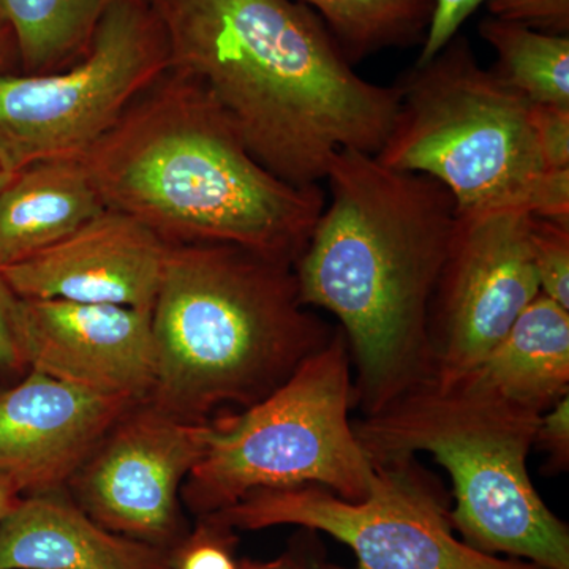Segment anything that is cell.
I'll return each instance as SVG.
<instances>
[{
	"label": "cell",
	"mask_w": 569,
	"mask_h": 569,
	"mask_svg": "<svg viewBox=\"0 0 569 569\" xmlns=\"http://www.w3.org/2000/svg\"><path fill=\"white\" fill-rule=\"evenodd\" d=\"M170 69L197 81L254 159L282 181L320 186L337 152L376 153L399 86L365 80L299 0H146Z\"/></svg>",
	"instance_id": "1"
},
{
	"label": "cell",
	"mask_w": 569,
	"mask_h": 569,
	"mask_svg": "<svg viewBox=\"0 0 569 569\" xmlns=\"http://www.w3.org/2000/svg\"><path fill=\"white\" fill-rule=\"evenodd\" d=\"M328 197L296 261L299 298L339 320L356 366L355 406L376 413L432 376L430 307L456 203L436 179L347 149L328 164Z\"/></svg>",
	"instance_id": "2"
},
{
	"label": "cell",
	"mask_w": 569,
	"mask_h": 569,
	"mask_svg": "<svg viewBox=\"0 0 569 569\" xmlns=\"http://www.w3.org/2000/svg\"><path fill=\"white\" fill-rule=\"evenodd\" d=\"M104 206L167 244H231L296 264L326 193L282 181L208 92L168 69L81 157Z\"/></svg>",
	"instance_id": "3"
},
{
	"label": "cell",
	"mask_w": 569,
	"mask_h": 569,
	"mask_svg": "<svg viewBox=\"0 0 569 569\" xmlns=\"http://www.w3.org/2000/svg\"><path fill=\"white\" fill-rule=\"evenodd\" d=\"M336 329L299 298L295 266L231 244H168L152 307L149 400L208 422L276 391Z\"/></svg>",
	"instance_id": "4"
},
{
	"label": "cell",
	"mask_w": 569,
	"mask_h": 569,
	"mask_svg": "<svg viewBox=\"0 0 569 569\" xmlns=\"http://www.w3.org/2000/svg\"><path fill=\"white\" fill-rule=\"evenodd\" d=\"M541 417L467 381L429 377L356 419L353 430L372 463L429 452L447 468L456 498L449 522L471 548L569 569L568 526L527 468Z\"/></svg>",
	"instance_id": "5"
},
{
	"label": "cell",
	"mask_w": 569,
	"mask_h": 569,
	"mask_svg": "<svg viewBox=\"0 0 569 569\" xmlns=\"http://www.w3.org/2000/svg\"><path fill=\"white\" fill-rule=\"evenodd\" d=\"M395 126L376 153L387 167L436 179L456 212L522 209L533 213L548 173L531 104L479 63L458 33L430 61L397 82Z\"/></svg>",
	"instance_id": "6"
},
{
	"label": "cell",
	"mask_w": 569,
	"mask_h": 569,
	"mask_svg": "<svg viewBox=\"0 0 569 569\" xmlns=\"http://www.w3.org/2000/svg\"><path fill=\"white\" fill-rule=\"evenodd\" d=\"M351 356L342 329L276 391L208 421V443L181 490L198 518L263 489L320 486L348 501L369 493L373 463L355 436Z\"/></svg>",
	"instance_id": "7"
},
{
	"label": "cell",
	"mask_w": 569,
	"mask_h": 569,
	"mask_svg": "<svg viewBox=\"0 0 569 569\" xmlns=\"http://www.w3.org/2000/svg\"><path fill=\"white\" fill-rule=\"evenodd\" d=\"M170 69L167 37L146 0H116L91 50L47 74L0 73V167L81 159Z\"/></svg>",
	"instance_id": "8"
},
{
	"label": "cell",
	"mask_w": 569,
	"mask_h": 569,
	"mask_svg": "<svg viewBox=\"0 0 569 569\" xmlns=\"http://www.w3.org/2000/svg\"><path fill=\"white\" fill-rule=\"evenodd\" d=\"M208 518L234 531L279 526L325 531L353 550L358 563L351 569H545L498 559L456 538L449 512L413 459L373 463L369 493L361 501L313 485L263 489Z\"/></svg>",
	"instance_id": "9"
},
{
	"label": "cell",
	"mask_w": 569,
	"mask_h": 569,
	"mask_svg": "<svg viewBox=\"0 0 569 569\" xmlns=\"http://www.w3.org/2000/svg\"><path fill=\"white\" fill-rule=\"evenodd\" d=\"M530 224L531 213L522 209L456 217L430 307V377L467 376L541 295Z\"/></svg>",
	"instance_id": "10"
},
{
	"label": "cell",
	"mask_w": 569,
	"mask_h": 569,
	"mask_svg": "<svg viewBox=\"0 0 569 569\" xmlns=\"http://www.w3.org/2000/svg\"><path fill=\"white\" fill-rule=\"evenodd\" d=\"M208 422L176 418L138 400L104 433L67 492L100 526L156 548L187 535L181 490L203 458Z\"/></svg>",
	"instance_id": "11"
},
{
	"label": "cell",
	"mask_w": 569,
	"mask_h": 569,
	"mask_svg": "<svg viewBox=\"0 0 569 569\" xmlns=\"http://www.w3.org/2000/svg\"><path fill=\"white\" fill-rule=\"evenodd\" d=\"M28 370L130 400L149 399L156 381L152 312L62 299H21Z\"/></svg>",
	"instance_id": "12"
},
{
	"label": "cell",
	"mask_w": 569,
	"mask_h": 569,
	"mask_svg": "<svg viewBox=\"0 0 569 569\" xmlns=\"http://www.w3.org/2000/svg\"><path fill=\"white\" fill-rule=\"evenodd\" d=\"M133 402L28 370L0 392V478L21 497L66 490Z\"/></svg>",
	"instance_id": "13"
},
{
	"label": "cell",
	"mask_w": 569,
	"mask_h": 569,
	"mask_svg": "<svg viewBox=\"0 0 569 569\" xmlns=\"http://www.w3.org/2000/svg\"><path fill=\"white\" fill-rule=\"evenodd\" d=\"M167 249V242L132 216L107 208L62 241L0 271L21 299L152 312Z\"/></svg>",
	"instance_id": "14"
},
{
	"label": "cell",
	"mask_w": 569,
	"mask_h": 569,
	"mask_svg": "<svg viewBox=\"0 0 569 569\" xmlns=\"http://www.w3.org/2000/svg\"><path fill=\"white\" fill-rule=\"evenodd\" d=\"M0 569H171V550L104 529L58 490L21 497L2 519Z\"/></svg>",
	"instance_id": "15"
},
{
	"label": "cell",
	"mask_w": 569,
	"mask_h": 569,
	"mask_svg": "<svg viewBox=\"0 0 569 569\" xmlns=\"http://www.w3.org/2000/svg\"><path fill=\"white\" fill-rule=\"evenodd\" d=\"M458 380L546 413L569 396V309L538 295L486 358Z\"/></svg>",
	"instance_id": "16"
},
{
	"label": "cell",
	"mask_w": 569,
	"mask_h": 569,
	"mask_svg": "<svg viewBox=\"0 0 569 569\" xmlns=\"http://www.w3.org/2000/svg\"><path fill=\"white\" fill-rule=\"evenodd\" d=\"M104 209L80 159L29 164L0 192V268L54 246Z\"/></svg>",
	"instance_id": "17"
},
{
	"label": "cell",
	"mask_w": 569,
	"mask_h": 569,
	"mask_svg": "<svg viewBox=\"0 0 569 569\" xmlns=\"http://www.w3.org/2000/svg\"><path fill=\"white\" fill-rule=\"evenodd\" d=\"M114 2L0 0V18L13 32L21 73H54L84 58L100 20Z\"/></svg>",
	"instance_id": "18"
},
{
	"label": "cell",
	"mask_w": 569,
	"mask_h": 569,
	"mask_svg": "<svg viewBox=\"0 0 569 569\" xmlns=\"http://www.w3.org/2000/svg\"><path fill=\"white\" fill-rule=\"evenodd\" d=\"M479 36L497 54L493 73L531 104L569 108V36L486 18Z\"/></svg>",
	"instance_id": "19"
},
{
	"label": "cell",
	"mask_w": 569,
	"mask_h": 569,
	"mask_svg": "<svg viewBox=\"0 0 569 569\" xmlns=\"http://www.w3.org/2000/svg\"><path fill=\"white\" fill-rule=\"evenodd\" d=\"M323 20L351 66L425 41L433 0H299Z\"/></svg>",
	"instance_id": "20"
},
{
	"label": "cell",
	"mask_w": 569,
	"mask_h": 569,
	"mask_svg": "<svg viewBox=\"0 0 569 569\" xmlns=\"http://www.w3.org/2000/svg\"><path fill=\"white\" fill-rule=\"evenodd\" d=\"M530 244L539 291L569 309V224L531 216Z\"/></svg>",
	"instance_id": "21"
},
{
	"label": "cell",
	"mask_w": 569,
	"mask_h": 569,
	"mask_svg": "<svg viewBox=\"0 0 569 569\" xmlns=\"http://www.w3.org/2000/svg\"><path fill=\"white\" fill-rule=\"evenodd\" d=\"M171 550V569H238L234 530L208 516Z\"/></svg>",
	"instance_id": "22"
},
{
	"label": "cell",
	"mask_w": 569,
	"mask_h": 569,
	"mask_svg": "<svg viewBox=\"0 0 569 569\" xmlns=\"http://www.w3.org/2000/svg\"><path fill=\"white\" fill-rule=\"evenodd\" d=\"M490 17L520 22L537 31L568 36L569 0H488Z\"/></svg>",
	"instance_id": "23"
},
{
	"label": "cell",
	"mask_w": 569,
	"mask_h": 569,
	"mask_svg": "<svg viewBox=\"0 0 569 569\" xmlns=\"http://www.w3.org/2000/svg\"><path fill=\"white\" fill-rule=\"evenodd\" d=\"M531 119L546 170H569V108L533 104Z\"/></svg>",
	"instance_id": "24"
},
{
	"label": "cell",
	"mask_w": 569,
	"mask_h": 569,
	"mask_svg": "<svg viewBox=\"0 0 569 569\" xmlns=\"http://www.w3.org/2000/svg\"><path fill=\"white\" fill-rule=\"evenodd\" d=\"M21 298L0 271V372H28L20 335Z\"/></svg>",
	"instance_id": "25"
},
{
	"label": "cell",
	"mask_w": 569,
	"mask_h": 569,
	"mask_svg": "<svg viewBox=\"0 0 569 569\" xmlns=\"http://www.w3.org/2000/svg\"><path fill=\"white\" fill-rule=\"evenodd\" d=\"M485 2L488 0H433L432 21L417 62L430 61L452 37L458 36L463 22Z\"/></svg>",
	"instance_id": "26"
},
{
	"label": "cell",
	"mask_w": 569,
	"mask_h": 569,
	"mask_svg": "<svg viewBox=\"0 0 569 569\" xmlns=\"http://www.w3.org/2000/svg\"><path fill=\"white\" fill-rule=\"evenodd\" d=\"M537 443L548 451L550 468L565 470L569 460V396L563 397L539 421Z\"/></svg>",
	"instance_id": "27"
},
{
	"label": "cell",
	"mask_w": 569,
	"mask_h": 569,
	"mask_svg": "<svg viewBox=\"0 0 569 569\" xmlns=\"http://www.w3.org/2000/svg\"><path fill=\"white\" fill-rule=\"evenodd\" d=\"M18 62L17 41L9 26L0 18V73H10Z\"/></svg>",
	"instance_id": "28"
},
{
	"label": "cell",
	"mask_w": 569,
	"mask_h": 569,
	"mask_svg": "<svg viewBox=\"0 0 569 569\" xmlns=\"http://www.w3.org/2000/svg\"><path fill=\"white\" fill-rule=\"evenodd\" d=\"M20 498V490L14 488V486L11 485L10 481H7V479L0 478V522H2V519L9 515L11 508L18 503Z\"/></svg>",
	"instance_id": "29"
},
{
	"label": "cell",
	"mask_w": 569,
	"mask_h": 569,
	"mask_svg": "<svg viewBox=\"0 0 569 569\" xmlns=\"http://www.w3.org/2000/svg\"><path fill=\"white\" fill-rule=\"evenodd\" d=\"M238 569H307V567H296L291 561L279 560L274 561V563L246 565V567H238Z\"/></svg>",
	"instance_id": "30"
},
{
	"label": "cell",
	"mask_w": 569,
	"mask_h": 569,
	"mask_svg": "<svg viewBox=\"0 0 569 569\" xmlns=\"http://www.w3.org/2000/svg\"><path fill=\"white\" fill-rule=\"evenodd\" d=\"M11 178H13V174L7 173V171L0 167V192L6 189L7 183L11 181Z\"/></svg>",
	"instance_id": "31"
},
{
	"label": "cell",
	"mask_w": 569,
	"mask_h": 569,
	"mask_svg": "<svg viewBox=\"0 0 569 569\" xmlns=\"http://www.w3.org/2000/svg\"><path fill=\"white\" fill-rule=\"evenodd\" d=\"M306 567L307 569H325V563H320V561H309Z\"/></svg>",
	"instance_id": "32"
}]
</instances>
